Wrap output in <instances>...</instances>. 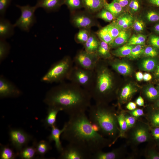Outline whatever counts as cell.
I'll use <instances>...</instances> for the list:
<instances>
[{"mask_svg": "<svg viewBox=\"0 0 159 159\" xmlns=\"http://www.w3.org/2000/svg\"><path fill=\"white\" fill-rule=\"evenodd\" d=\"M136 103L140 106H143L144 105V101L142 97L140 96L136 100Z\"/></svg>", "mask_w": 159, "mask_h": 159, "instance_id": "cell-54", "label": "cell"}, {"mask_svg": "<svg viewBox=\"0 0 159 159\" xmlns=\"http://www.w3.org/2000/svg\"><path fill=\"white\" fill-rule=\"evenodd\" d=\"M15 26L10 21L4 18H0V39L6 40L14 34Z\"/></svg>", "mask_w": 159, "mask_h": 159, "instance_id": "cell-13", "label": "cell"}, {"mask_svg": "<svg viewBox=\"0 0 159 159\" xmlns=\"http://www.w3.org/2000/svg\"><path fill=\"white\" fill-rule=\"evenodd\" d=\"M155 75L157 77H159V64L156 67Z\"/></svg>", "mask_w": 159, "mask_h": 159, "instance_id": "cell-59", "label": "cell"}, {"mask_svg": "<svg viewBox=\"0 0 159 159\" xmlns=\"http://www.w3.org/2000/svg\"><path fill=\"white\" fill-rule=\"evenodd\" d=\"M97 34L101 41L106 42L109 45L114 40L107 32L106 26L101 29L98 32Z\"/></svg>", "mask_w": 159, "mask_h": 159, "instance_id": "cell-33", "label": "cell"}, {"mask_svg": "<svg viewBox=\"0 0 159 159\" xmlns=\"http://www.w3.org/2000/svg\"><path fill=\"white\" fill-rule=\"evenodd\" d=\"M105 106L104 104L91 105L87 110L88 117L98 132L114 138L118 130L117 115L112 110Z\"/></svg>", "mask_w": 159, "mask_h": 159, "instance_id": "cell-3", "label": "cell"}, {"mask_svg": "<svg viewBox=\"0 0 159 159\" xmlns=\"http://www.w3.org/2000/svg\"><path fill=\"white\" fill-rule=\"evenodd\" d=\"M129 37V34L127 31L122 29L110 46L112 48H115L127 42Z\"/></svg>", "mask_w": 159, "mask_h": 159, "instance_id": "cell-27", "label": "cell"}, {"mask_svg": "<svg viewBox=\"0 0 159 159\" xmlns=\"http://www.w3.org/2000/svg\"><path fill=\"white\" fill-rule=\"evenodd\" d=\"M104 7L105 9L110 11L115 17L118 16L122 10V7L117 0H113L110 3H107L105 0H104Z\"/></svg>", "mask_w": 159, "mask_h": 159, "instance_id": "cell-24", "label": "cell"}, {"mask_svg": "<svg viewBox=\"0 0 159 159\" xmlns=\"http://www.w3.org/2000/svg\"><path fill=\"white\" fill-rule=\"evenodd\" d=\"M157 66L155 60L151 58L144 59L141 62L140 67L142 69L146 71H153Z\"/></svg>", "mask_w": 159, "mask_h": 159, "instance_id": "cell-31", "label": "cell"}, {"mask_svg": "<svg viewBox=\"0 0 159 159\" xmlns=\"http://www.w3.org/2000/svg\"><path fill=\"white\" fill-rule=\"evenodd\" d=\"M125 119L127 125L128 129L132 127L135 124L136 117L132 115H125Z\"/></svg>", "mask_w": 159, "mask_h": 159, "instance_id": "cell-47", "label": "cell"}, {"mask_svg": "<svg viewBox=\"0 0 159 159\" xmlns=\"http://www.w3.org/2000/svg\"><path fill=\"white\" fill-rule=\"evenodd\" d=\"M109 44L106 42L101 41L97 48L96 53L99 59L109 58L111 57Z\"/></svg>", "mask_w": 159, "mask_h": 159, "instance_id": "cell-26", "label": "cell"}, {"mask_svg": "<svg viewBox=\"0 0 159 159\" xmlns=\"http://www.w3.org/2000/svg\"><path fill=\"white\" fill-rule=\"evenodd\" d=\"M154 29L156 32L159 33V24H157L155 26Z\"/></svg>", "mask_w": 159, "mask_h": 159, "instance_id": "cell-60", "label": "cell"}, {"mask_svg": "<svg viewBox=\"0 0 159 159\" xmlns=\"http://www.w3.org/2000/svg\"><path fill=\"white\" fill-rule=\"evenodd\" d=\"M132 28L135 31L138 32H142L144 27V22L141 20L137 19L133 23Z\"/></svg>", "mask_w": 159, "mask_h": 159, "instance_id": "cell-45", "label": "cell"}, {"mask_svg": "<svg viewBox=\"0 0 159 159\" xmlns=\"http://www.w3.org/2000/svg\"><path fill=\"white\" fill-rule=\"evenodd\" d=\"M82 3L89 10L96 12L104 6V0H82Z\"/></svg>", "mask_w": 159, "mask_h": 159, "instance_id": "cell-23", "label": "cell"}, {"mask_svg": "<svg viewBox=\"0 0 159 159\" xmlns=\"http://www.w3.org/2000/svg\"><path fill=\"white\" fill-rule=\"evenodd\" d=\"M22 94L21 91L15 85L4 76H0V98L17 97Z\"/></svg>", "mask_w": 159, "mask_h": 159, "instance_id": "cell-11", "label": "cell"}, {"mask_svg": "<svg viewBox=\"0 0 159 159\" xmlns=\"http://www.w3.org/2000/svg\"><path fill=\"white\" fill-rule=\"evenodd\" d=\"M73 64V60L70 56H64L51 66L41 78V81L47 83L64 82L67 80Z\"/></svg>", "mask_w": 159, "mask_h": 159, "instance_id": "cell-5", "label": "cell"}, {"mask_svg": "<svg viewBox=\"0 0 159 159\" xmlns=\"http://www.w3.org/2000/svg\"><path fill=\"white\" fill-rule=\"evenodd\" d=\"M117 122L120 127V135L122 136L128 129L125 119V115L123 113H121L117 115Z\"/></svg>", "mask_w": 159, "mask_h": 159, "instance_id": "cell-37", "label": "cell"}, {"mask_svg": "<svg viewBox=\"0 0 159 159\" xmlns=\"http://www.w3.org/2000/svg\"><path fill=\"white\" fill-rule=\"evenodd\" d=\"M73 22L79 28H87L93 25L92 20L90 17L84 15H77L74 17Z\"/></svg>", "mask_w": 159, "mask_h": 159, "instance_id": "cell-17", "label": "cell"}, {"mask_svg": "<svg viewBox=\"0 0 159 159\" xmlns=\"http://www.w3.org/2000/svg\"><path fill=\"white\" fill-rule=\"evenodd\" d=\"M11 48L6 40L0 39V62L1 63L7 56Z\"/></svg>", "mask_w": 159, "mask_h": 159, "instance_id": "cell-30", "label": "cell"}, {"mask_svg": "<svg viewBox=\"0 0 159 159\" xmlns=\"http://www.w3.org/2000/svg\"><path fill=\"white\" fill-rule=\"evenodd\" d=\"M94 70H89L74 65L67 80L90 92L94 82Z\"/></svg>", "mask_w": 159, "mask_h": 159, "instance_id": "cell-6", "label": "cell"}, {"mask_svg": "<svg viewBox=\"0 0 159 159\" xmlns=\"http://www.w3.org/2000/svg\"><path fill=\"white\" fill-rule=\"evenodd\" d=\"M92 154L78 146L69 143L60 153V159H89Z\"/></svg>", "mask_w": 159, "mask_h": 159, "instance_id": "cell-9", "label": "cell"}, {"mask_svg": "<svg viewBox=\"0 0 159 159\" xmlns=\"http://www.w3.org/2000/svg\"><path fill=\"white\" fill-rule=\"evenodd\" d=\"M65 0H37L35 6L37 9L43 8L47 13L56 11L62 4H64Z\"/></svg>", "mask_w": 159, "mask_h": 159, "instance_id": "cell-12", "label": "cell"}, {"mask_svg": "<svg viewBox=\"0 0 159 159\" xmlns=\"http://www.w3.org/2000/svg\"><path fill=\"white\" fill-rule=\"evenodd\" d=\"M146 18L150 21H159V14L154 11H149L147 13Z\"/></svg>", "mask_w": 159, "mask_h": 159, "instance_id": "cell-46", "label": "cell"}, {"mask_svg": "<svg viewBox=\"0 0 159 159\" xmlns=\"http://www.w3.org/2000/svg\"><path fill=\"white\" fill-rule=\"evenodd\" d=\"M17 155V153H16L9 146H1L0 150V159H14L16 158Z\"/></svg>", "mask_w": 159, "mask_h": 159, "instance_id": "cell-29", "label": "cell"}, {"mask_svg": "<svg viewBox=\"0 0 159 159\" xmlns=\"http://www.w3.org/2000/svg\"><path fill=\"white\" fill-rule=\"evenodd\" d=\"M152 78L151 75L148 73H145L143 74V80L146 81L150 80Z\"/></svg>", "mask_w": 159, "mask_h": 159, "instance_id": "cell-57", "label": "cell"}, {"mask_svg": "<svg viewBox=\"0 0 159 159\" xmlns=\"http://www.w3.org/2000/svg\"><path fill=\"white\" fill-rule=\"evenodd\" d=\"M137 80L139 81H141L143 80V74L140 72H138L135 74Z\"/></svg>", "mask_w": 159, "mask_h": 159, "instance_id": "cell-56", "label": "cell"}, {"mask_svg": "<svg viewBox=\"0 0 159 159\" xmlns=\"http://www.w3.org/2000/svg\"><path fill=\"white\" fill-rule=\"evenodd\" d=\"M62 139L76 145L92 155L101 150L108 140L93 127L85 112L69 116Z\"/></svg>", "mask_w": 159, "mask_h": 159, "instance_id": "cell-2", "label": "cell"}, {"mask_svg": "<svg viewBox=\"0 0 159 159\" xmlns=\"http://www.w3.org/2000/svg\"><path fill=\"white\" fill-rule=\"evenodd\" d=\"M92 99L88 91L71 82H63L47 92L44 102L70 116L85 112L91 105Z\"/></svg>", "mask_w": 159, "mask_h": 159, "instance_id": "cell-1", "label": "cell"}, {"mask_svg": "<svg viewBox=\"0 0 159 159\" xmlns=\"http://www.w3.org/2000/svg\"><path fill=\"white\" fill-rule=\"evenodd\" d=\"M117 1L122 7L125 6L129 3V0H117Z\"/></svg>", "mask_w": 159, "mask_h": 159, "instance_id": "cell-55", "label": "cell"}, {"mask_svg": "<svg viewBox=\"0 0 159 159\" xmlns=\"http://www.w3.org/2000/svg\"><path fill=\"white\" fill-rule=\"evenodd\" d=\"M143 54L146 56L153 57L157 56L158 52L154 48L148 46L144 49Z\"/></svg>", "mask_w": 159, "mask_h": 159, "instance_id": "cell-44", "label": "cell"}, {"mask_svg": "<svg viewBox=\"0 0 159 159\" xmlns=\"http://www.w3.org/2000/svg\"><path fill=\"white\" fill-rule=\"evenodd\" d=\"M16 6L20 9L21 15L14 25L15 27L28 32L36 22L35 12L37 9L35 5L32 6L28 4L24 6L17 4Z\"/></svg>", "mask_w": 159, "mask_h": 159, "instance_id": "cell-7", "label": "cell"}, {"mask_svg": "<svg viewBox=\"0 0 159 159\" xmlns=\"http://www.w3.org/2000/svg\"><path fill=\"white\" fill-rule=\"evenodd\" d=\"M148 127L144 125L137 127L134 131L132 134V139L137 143H144L148 141L150 138Z\"/></svg>", "mask_w": 159, "mask_h": 159, "instance_id": "cell-15", "label": "cell"}, {"mask_svg": "<svg viewBox=\"0 0 159 159\" xmlns=\"http://www.w3.org/2000/svg\"><path fill=\"white\" fill-rule=\"evenodd\" d=\"M51 128L50 134L48 138L49 141L50 143L54 141L56 149L60 153L63 150L64 148L62 145L60 137L65 129V126L64 125L61 129H59L56 125Z\"/></svg>", "mask_w": 159, "mask_h": 159, "instance_id": "cell-14", "label": "cell"}, {"mask_svg": "<svg viewBox=\"0 0 159 159\" xmlns=\"http://www.w3.org/2000/svg\"><path fill=\"white\" fill-rule=\"evenodd\" d=\"M119 154V150L118 149H115L107 152L100 150L93 154L91 159H115L118 158Z\"/></svg>", "mask_w": 159, "mask_h": 159, "instance_id": "cell-19", "label": "cell"}, {"mask_svg": "<svg viewBox=\"0 0 159 159\" xmlns=\"http://www.w3.org/2000/svg\"><path fill=\"white\" fill-rule=\"evenodd\" d=\"M145 36L144 35L141 34L133 35L129 39L127 44L129 45H143L145 44Z\"/></svg>", "mask_w": 159, "mask_h": 159, "instance_id": "cell-35", "label": "cell"}, {"mask_svg": "<svg viewBox=\"0 0 159 159\" xmlns=\"http://www.w3.org/2000/svg\"><path fill=\"white\" fill-rule=\"evenodd\" d=\"M36 141H34L32 146H26L19 152V155L23 159H32L37 154Z\"/></svg>", "mask_w": 159, "mask_h": 159, "instance_id": "cell-20", "label": "cell"}, {"mask_svg": "<svg viewBox=\"0 0 159 159\" xmlns=\"http://www.w3.org/2000/svg\"><path fill=\"white\" fill-rule=\"evenodd\" d=\"M144 92L147 98L150 100H154L159 98V91L153 86L147 87Z\"/></svg>", "mask_w": 159, "mask_h": 159, "instance_id": "cell-36", "label": "cell"}, {"mask_svg": "<svg viewBox=\"0 0 159 159\" xmlns=\"http://www.w3.org/2000/svg\"><path fill=\"white\" fill-rule=\"evenodd\" d=\"M133 47V45L126 44L114 50L112 53L114 55L117 57L129 56Z\"/></svg>", "mask_w": 159, "mask_h": 159, "instance_id": "cell-32", "label": "cell"}, {"mask_svg": "<svg viewBox=\"0 0 159 159\" xmlns=\"http://www.w3.org/2000/svg\"><path fill=\"white\" fill-rule=\"evenodd\" d=\"M99 43L96 37L93 34L91 35L84 44L85 50L90 53H96Z\"/></svg>", "mask_w": 159, "mask_h": 159, "instance_id": "cell-22", "label": "cell"}, {"mask_svg": "<svg viewBox=\"0 0 159 159\" xmlns=\"http://www.w3.org/2000/svg\"><path fill=\"white\" fill-rule=\"evenodd\" d=\"M9 134L12 145L19 152L26 146L32 138L31 135L20 129H11Z\"/></svg>", "mask_w": 159, "mask_h": 159, "instance_id": "cell-10", "label": "cell"}, {"mask_svg": "<svg viewBox=\"0 0 159 159\" xmlns=\"http://www.w3.org/2000/svg\"><path fill=\"white\" fill-rule=\"evenodd\" d=\"M99 18L108 22H110L115 17L109 11L105 9H102L97 15Z\"/></svg>", "mask_w": 159, "mask_h": 159, "instance_id": "cell-39", "label": "cell"}, {"mask_svg": "<svg viewBox=\"0 0 159 159\" xmlns=\"http://www.w3.org/2000/svg\"><path fill=\"white\" fill-rule=\"evenodd\" d=\"M136 107V103L133 102H130L127 104L126 107L128 110L132 111L135 109Z\"/></svg>", "mask_w": 159, "mask_h": 159, "instance_id": "cell-53", "label": "cell"}, {"mask_svg": "<svg viewBox=\"0 0 159 159\" xmlns=\"http://www.w3.org/2000/svg\"><path fill=\"white\" fill-rule=\"evenodd\" d=\"M50 142L44 140H41L39 143L36 142V148L37 154L43 156L52 149Z\"/></svg>", "mask_w": 159, "mask_h": 159, "instance_id": "cell-28", "label": "cell"}, {"mask_svg": "<svg viewBox=\"0 0 159 159\" xmlns=\"http://www.w3.org/2000/svg\"><path fill=\"white\" fill-rule=\"evenodd\" d=\"M100 59L96 53H90L81 50L73 59L74 65L86 69L93 70Z\"/></svg>", "mask_w": 159, "mask_h": 159, "instance_id": "cell-8", "label": "cell"}, {"mask_svg": "<svg viewBox=\"0 0 159 159\" xmlns=\"http://www.w3.org/2000/svg\"><path fill=\"white\" fill-rule=\"evenodd\" d=\"M151 133L154 138L159 140V127H154L151 129Z\"/></svg>", "mask_w": 159, "mask_h": 159, "instance_id": "cell-52", "label": "cell"}, {"mask_svg": "<svg viewBox=\"0 0 159 159\" xmlns=\"http://www.w3.org/2000/svg\"><path fill=\"white\" fill-rule=\"evenodd\" d=\"M129 6L133 11H136L139 8V3L136 0H132L129 3Z\"/></svg>", "mask_w": 159, "mask_h": 159, "instance_id": "cell-51", "label": "cell"}, {"mask_svg": "<svg viewBox=\"0 0 159 159\" xmlns=\"http://www.w3.org/2000/svg\"><path fill=\"white\" fill-rule=\"evenodd\" d=\"M144 49L143 45H135L133 47L131 53L128 56L129 58L135 59L138 58L143 54Z\"/></svg>", "mask_w": 159, "mask_h": 159, "instance_id": "cell-38", "label": "cell"}, {"mask_svg": "<svg viewBox=\"0 0 159 159\" xmlns=\"http://www.w3.org/2000/svg\"><path fill=\"white\" fill-rule=\"evenodd\" d=\"M94 71V82L89 92L95 103L104 104L114 88V76L100 59Z\"/></svg>", "mask_w": 159, "mask_h": 159, "instance_id": "cell-4", "label": "cell"}, {"mask_svg": "<svg viewBox=\"0 0 159 159\" xmlns=\"http://www.w3.org/2000/svg\"><path fill=\"white\" fill-rule=\"evenodd\" d=\"M12 0H0V17H4L7 9L10 5Z\"/></svg>", "mask_w": 159, "mask_h": 159, "instance_id": "cell-41", "label": "cell"}, {"mask_svg": "<svg viewBox=\"0 0 159 159\" xmlns=\"http://www.w3.org/2000/svg\"><path fill=\"white\" fill-rule=\"evenodd\" d=\"M132 16L130 14L125 13L119 16L116 21L117 23L122 30H125L132 25Z\"/></svg>", "mask_w": 159, "mask_h": 159, "instance_id": "cell-21", "label": "cell"}, {"mask_svg": "<svg viewBox=\"0 0 159 159\" xmlns=\"http://www.w3.org/2000/svg\"><path fill=\"white\" fill-rule=\"evenodd\" d=\"M136 90L132 85L129 84L123 88L120 95V99L122 102H126L129 100Z\"/></svg>", "mask_w": 159, "mask_h": 159, "instance_id": "cell-25", "label": "cell"}, {"mask_svg": "<svg viewBox=\"0 0 159 159\" xmlns=\"http://www.w3.org/2000/svg\"><path fill=\"white\" fill-rule=\"evenodd\" d=\"M148 158L150 159H159V153L153 150H149L147 154Z\"/></svg>", "mask_w": 159, "mask_h": 159, "instance_id": "cell-50", "label": "cell"}, {"mask_svg": "<svg viewBox=\"0 0 159 159\" xmlns=\"http://www.w3.org/2000/svg\"><path fill=\"white\" fill-rule=\"evenodd\" d=\"M150 42L153 46L159 48V37L155 35L152 36L150 39Z\"/></svg>", "mask_w": 159, "mask_h": 159, "instance_id": "cell-48", "label": "cell"}, {"mask_svg": "<svg viewBox=\"0 0 159 159\" xmlns=\"http://www.w3.org/2000/svg\"><path fill=\"white\" fill-rule=\"evenodd\" d=\"M150 118L151 123L153 127H159V110L152 112Z\"/></svg>", "mask_w": 159, "mask_h": 159, "instance_id": "cell-42", "label": "cell"}, {"mask_svg": "<svg viewBox=\"0 0 159 159\" xmlns=\"http://www.w3.org/2000/svg\"><path fill=\"white\" fill-rule=\"evenodd\" d=\"M157 106L158 107H159V99H158V102L157 103Z\"/></svg>", "mask_w": 159, "mask_h": 159, "instance_id": "cell-61", "label": "cell"}, {"mask_svg": "<svg viewBox=\"0 0 159 159\" xmlns=\"http://www.w3.org/2000/svg\"><path fill=\"white\" fill-rule=\"evenodd\" d=\"M158 90H159V85L158 86Z\"/></svg>", "mask_w": 159, "mask_h": 159, "instance_id": "cell-62", "label": "cell"}, {"mask_svg": "<svg viewBox=\"0 0 159 159\" xmlns=\"http://www.w3.org/2000/svg\"><path fill=\"white\" fill-rule=\"evenodd\" d=\"M129 113L131 115L136 118L142 116L144 114L143 109H135L133 110L130 111Z\"/></svg>", "mask_w": 159, "mask_h": 159, "instance_id": "cell-49", "label": "cell"}, {"mask_svg": "<svg viewBox=\"0 0 159 159\" xmlns=\"http://www.w3.org/2000/svg\"><path fill=\"white\" fill-rule=\"evenodd\" d=\"M90 35L87 30L82 29L77 34V39L79 43L84 44L88 40Z\"/></svg>", "mask_w": 159, "mask_h": 159, "instance_id": "cell-40", "label": "cell"}, {"mask_svg": "<svg viewBox=\"0 0 159 159\" xmlns=\"http://www.w3.org/2000/svg\"><path fill=\"white\" fill-rule=\"evenodd\" d=\"M60 110L56 108L48 107L47 114L44 120V124L46 127L56 125L57 116Z\"/></svg>", "mask_w": 159, "mask_h": 159, "instance_id": "cell-18", "label": "cell"}, {"mask_svg": "<svg viewBox=\"0 0 159 159\" xmlns=\"http://www.w3.org/2000/svg\"><path fill=\"white\" fill-rule=\"evenodd\" d=\"M82 0H65L64 4L71 9H75L80 7L82 3Z\"/></svg>", "mask_w": 159, "mask_h": 159, "instance_id": "cell-43", "label": "cell"}, {"mask_svg": "<svg viewBox=\"0 0 159 159\" xmlns=\"http://www.w3.org/2000/svg\"><path fill=\"white\" fill-rule=\"evenodd\" d=\"M149 1L151 4L159 6V0H149Z\"/></svg>", "mask_w": 159, "mask_h": 159, "instance_id": "cell-58", "label": "cell"}, {"mask_svg": "<svg viewBox=\"0 0 159 159\" xmlns=\"http://www.w3.org/2000/svg\"><path fill=\"white\" fill-rule=\"evenodd\" d=\"M109 63L113 69L121 74L127 75L131 72L130 66L126 62L114 61Z\"/></svg>", "mask_w": 159, "mask_h": 159, "instance_id": "cell-16", "label": "cell"}, {"mask_svg": "<svg viewBox=\"0 0 159 159\" xmlns=\"http://www.w3.org/2000/svg\"><path fill=\"white\" fill-rule=\"evenodd\" d=\"M106 26L108 33L114 39L118 36L121 30L118 26L116 21Z\"/></svg>", "mask_w": 159, "mask_h": 159, "instance_id": "cell-34", "label": "cell"}]
</instances>
